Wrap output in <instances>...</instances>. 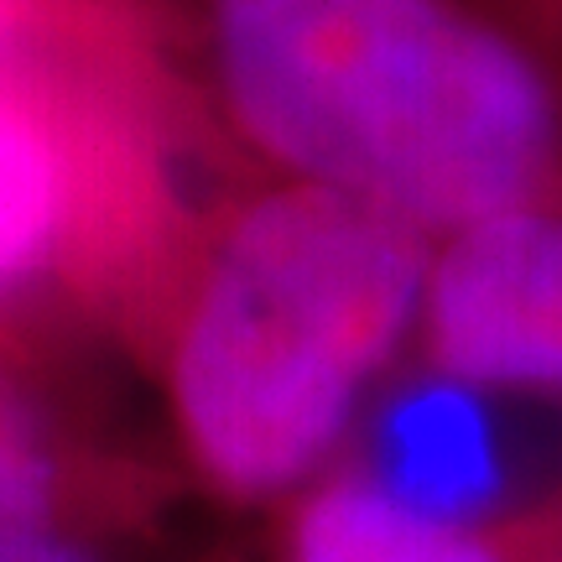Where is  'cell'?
Here are the masks:
<instances>
[{
  "label": "cell",
  "instance_id": "6da1fadb",
  "mask_svg": "<svg viewBox=\"0 0 562 562\" xmlns=\"http://www.w3.org/2000/svg\"><path fill=\"white\" fill-rule=\"evenodd\" d=\"M209 100L266 178L459 229L562 199V79L480 0H199Z\"/></svg>",
  "mask_w": 562,
  "mask_h": 562
},
{
  "label": "cell",
  "instance_id": "7a4b0ae2",
  "mask_svg": "<svg viewBox=\"0 0 562 562\" xmlns=\"http://www.w3.org/2000/svg\"><path fill=\"white\" fill-rule=\"evenodd\" d=\"M432 240L370 203L266 178L224 203L161 297V391L193 480L266 505L323 480L417 339Z\"/></svg>",
  "mask_w": 562,
  "mask_h": 562
},
{
  "label": "cell",
  "instance_id": "3957f363",
  "mask_svg": "<svg viewBox=\"0 0 562 562\" xmlns=\"http://www.w3.org/2000/svg\"><path fill=\"white\" fill-rule=\"evenodd\" d=\"M161 182L125 136H94L0 74V307L63 266L140 271L161 245Z\"/></svg>",
  "mask_w": 562,
  "mask_h": 562
},
{
  "label": "cell",
  "instance_id": "277c9868",
  "mask_svg": "<svg viewBox=\"0 0 562 562\" xmlns=\"http://www.w3.org/2000/svg\"><path fill=\"white\" fill-rule=\"evenodd\" d=\"M417 339L463 391L562 396V199L432 245Z\"/></svg>",
  "mask_w": 562,
  "mask_h": 562
},
{
  "label": "cell",
  "instance_id": "5b68a950",
  "mask_svg": "<svg viewBox=\"0 0 562 562\" xmlns=\"http://www.w3.org/2000/svg\"><path fill=\"white\" fill-rule=\"evenodd\" d=\"M364 474L402 505L442 521H480L501 495V453L463 385H422L375 427Z\"/></svg>",
  "mask_w": 562,
  "mask_h": 562
},
{
  "label": "cell",
  "instance_id": "8992f818",
  "mask_svg": "<svg viewBox=\"0 0 562 562\" xmlns=\"http://www.w3.org/2000/svg\"><path fill=\"white\" fill-rule=\"evenodd\" d=\"M281 562H521L480 521H442L402 505L355 469H334L297 495Z\"/></svg>",
  "mask_w": 562,
  "mask_h": 562
},
{
  "label": "cell",
  "instance_id": "52a82bcc",
  "mask_svg": "<svg viewBox=\"0 0 562 562\" xmlns=\"http://www.w3.org/2000/svg\"><path fill=\"white\" fill-rule=\"evenodd\" d=\"M89 463L58 412L11 360H0V531L58 526L89 495Z\"/></svg>",
  "mask_w": 562,
  "mask_h": 562
},
{
  "label": "cell",
  "instance_id": "ba28073f",
  "mask_svg": "<svg viewBox=\"0 0 562 562\" xmlns=\"http://www.w3.org/2000/svg\"><path fill=\"white\" fill-rule=\"evenodd\" d=\"M0 562H115L100 547L79 537L74 521L58 526H11L0 531Z\"/></svg>",
  "mask_w": 562,
  "mask_h": 562
},
{
  "label": "cell",
  "instance_id": "9c48e42d",
  "mask_svg": "<svg viewBox=\"0 0 562 562\" xmlns=\"http://www.w3.org/2000/svg\"><path fill=\"white\" fill-rule=\"evenodd\" d=\"M32 11H37V0H0V68L21 47L26 26H32Z\"/></svg>",
  "mask_w": 562,
  "mask_h": 562
},
{
  "label": "cell",
  "instance_id": "30bf717a",
  "mask_svg": "<svg viewBox=\"0 0 562 562\" xmlns=\"http://www.w3.org/2000/svg\"><path fill=\"white\" fill-rule=\"evenodd\" d=\"M526 11H531V16H542L547 26H558L562 32V0H526Z\"/></svg>",
  "mask_w": 562,
  "mask_h": 562
},
{
  "label": "cell",
  "instance_id": "8fae6325",
  "mask_svg": "<svg viewBox=\"0 0 562 562\" xmlns=\"http://www.w3.org/2000/svg\"><path fill=\"white\" fill-rule=\"evenodd\" d=\"M542 562H562V537H558V547H547L542 552Z\"/></svg>",
  "mask_w": 562,
  "mask_h": 562
}]
</instances>
